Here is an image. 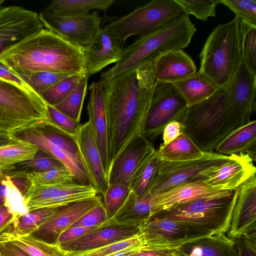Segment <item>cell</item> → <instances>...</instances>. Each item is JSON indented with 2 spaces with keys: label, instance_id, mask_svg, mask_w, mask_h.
Instances as JSON below:
<instances>
[{
  "label": "cell",
  "instance_id": "36",
  "mask_svg": "<svg viewBox=\"0 0 256 256\" xmlns=\"http://www.w3.org/2000/svg\"><path fill=\"white\" fill-rule=\"evenodd\" d=\"M58 208H42L28 211L15 217L5 230L18 234H28L51 216Z\"/></svg>",
  "mask_w": 256,
  "mask_h": 256
},
{
  "label": "cell",
  "instance_id": "47",
  "mask_svg": "<svg viewBox=\"0 0 256 256\" xmlns=\"http://www.w3.org/2000/svg\"><path fill=\"white\" fill-rule=\"evenodd\" d=\"M48 122L66 134L76 138L80 124L57 110L54 106L47 104Z\"/></svg>",
  "mask_w": 256,
  "mask_h": 256
},
{
  "label": "cell",
  "instance_id": "9",
  "mask_svg": "<svg viewBox=\"0 0 256 256\" xmlns=\"http://www.w3.org/2000/svg\"><path fill=\"white\" fill-rule=\"evenodd\" d=\"M230 158V156L212 152H204L198 158L186 161L160 159L159 170L150 194L154 195L184 184L203 180L206 172L219 167Z\"/></svg>",
  "mask_w": 256,
  "mask_h": 256
},
{
  "label": "cell",
  "instance_id": "31",
  "mask_svg": "<svg viewBox=\"0 0 256 256\" xmlns=\"http://www.w3.org/2000/svg\"><path fill=\"white\" fill-rule=\"evenodd\" d=\"M256 143V121L252 120L232 131L222 141L215 150L220 154L229 156L246 152Z\"/></svg>",
  "mask_w": 256,
  "mask_h": 256
},
{
  "label": "cell",
  "instance_id": "12",
  "mask_svg": "<svg viewBox=\"0 0 256 256\" xmlns=\"http://www.w3.org/2000/svg\"><path fill=\"white\" fill-rule=\"evenodd\" d=\"M38 17L46 29L81 48L88 45L100 29L102 18L96 10L82 16H67L44 10Z\"/></svg>",
  "mask_w": 256,
  "mask_h": 256
},
{
  "label": "cell",
  "instance_id": "37",
  "mask_svg": "<svg viewBox=\"0 0 256 256\" xmlns=\"http://www.w3.org/2000/svg\"><path fill=\"white\" fill-rule=\"evenodd\" d=\"M64 166L56 158L39 150L32 159L14 165L10 169L2 172L10 178L20 177L26 174L46 171L53 168Z\"/></svg>",
  "mask_w": 256,
  "mask_h": 256
},
{
  "label": "cell",
  "instance_id": "38",
  "mask_svg": "<svg viewBox=\"0 0 256 256\" xmlns=\"http://www.w3.org/2000/svg\"><path fill=\"white\" fill-rule=\"evenodd\" d=\"M88 78L86 73L72 92L62 102L54 106L59 112L78 122H80L86 94Z\"/></svg>",
  "mask_w": 256,
  "mask_h": 256
},
{
  "label": "cell",
  "instance_id": "13",
  "mask_svg": "<svg viewBox=\"0 0 256 256\" xmlns=\"http://www.w3.org/2000/svg\"><path fill=\"white\" fill-rule=\"evenodd\" d=\"M44 28L36 12L16 6L0 8V56Z\"/></svg>",
  "mask_w": 256,
  "mask_h": 256
},
{
  "label": "cell",
  "instance_id": "10",
  "mask_svg": "<svg viewBox=\"0 0 256 256\" xmlns=\"http://www.w3.org/2000/svg\"><path fill=\"white\" fill-rule=\"evenodd\" d=\"M188 108L174 84L156 81L142 135L152 143L166 124L180 121Z\"/></svg>",
  "mask_w": 256,
  "mask_h": 256
},
{
  "label": "cell",
  "instance_id": "54",
  "mask_svg": "<svg viewBox=\"0 0 256 256\" xmlns=\"http://www.w3.org/2000/svg\"><path fill=\"white\" fill-rule=\"evenodd\" d=\"M0 78L16 84L24 89L32 91L28 85L18 74L8 66L0 62Z\"/></svg>",
  "mask_w": 256,
  "mask_h": 256
},
{
  "label": "cell",
  "instance_id": "19",
  "mask_svg": "<svg viewBox=\"0 0 256 256\" xmlns=\"http://www.w3.org/2000/svg\"><path fill=\"white\" fill-rule=\"evenodd\" d=\"M227 236L232 239L246 234H256V176L238 188Z\"/></svg>",
  "mask_w": 256,
  "mask_h": 256
},
{
  "label": "cell",
  "instance_id": "24",
  "mask_svg": "<svg viewBox=\"0 0 256 256\" xmlns=\"http://www.w3.org/2000/svg\"><path fill=\"white\" fill-rule=\"evenodd\" d=\"M76 140L92 186L104 197L108 186V177L88 121L80 125Z\"/></svg>",
  "mask_w": 256,
  "mask_h": 256
},
{
  "label": "cell",
  "instance_id": "40",
  "mask_svg": "<svg viewBox=\"0 0 256 256\" xmlns=\"http://www.w3.org/2000/svg\"><path fill=\"white\" fill-rule=\"evenodd\" d=\"M86 71L74 74L57 82L40 96L46 104L54 106L62 102L75 88Z\"/></svg>",
  "mask_w": 256,
  "mask_h": 256
},
{
  "label": "cell",
  "instance_id": "8",
  "mask_svg": "<svg viewBox=\"0 0 256 256\" xmlns=\"http://www.w3.org/2000/svg\"><path fill=\"white\" fill-rule=\"evenodd\" d=\"M182 14V9L175 0H153L103 28L115 36L122 47L130 36L152 32Z\"/></svg>",
  "mask_w": 256,
  "mask_h": 256
},
{
  "label": "cell",
  "instance_id": "55",
  "mask_svg": "<svg viewBox=\"0 0 256 256\" xmlns=\"http://www.w3.org/2000/svg\"><path fill=\"white\" fill-rule=\"evenodd\" d=\"M0 252L2 256H30L11 242L1 240Z\"/></svg>",
  "mask_w": 256,
  "mask_h": 256
},
{
  "label": "cell",
  "instance_id": "61",
  "mask_svg": "<svg viewBox=\"0 0 256 256\" xmlns=\"http://www.w3.org/2000/svg\"><path fill=\"white\" fill-rule=\"evenodd\" d=\"M11 134L7 131L4 130H3L0 129V134Z\"/></svg>",
  "mask_w": 256,
  "mask_h": 256
},
{
  "label": "cell",
  "instance_id": "28",
  "mask_svg": "<svg viewBox=\"0 0 256 256\" xmlns=\"http://www.w3.org/2000/svg\"><path fill=\"white\" fill-rule=\"evenodd\" d=\"M152 202L150 194L140 197L130 190L124 204L110 220L118 223L142 225L151 218Z\"/></svg>",
  "mask_w": 256,
  "mask_h": 256
},
{
  "label": "cell",
  "instance_id": "26",
  "mask_svg": "<svg viewBox=\"0 0 256 256\" xmlns=\"http://www.w3.org/2000/svg\"><path fill=\"white\" fill-rule=\"evenodd\" d=\"M156 82L174 84L196 73V66L183 50L172 51L153 63Z\"/></svg>",
  "mask_w": 256,
  "mask_h": 256
},
{
  "label": "cell",
  "instance_id": "6",
  "mask_svg": "<svg viewBox=\"0 0 256 256\" xmlns=\"http://www.w3.org/2000/svg\"><path fill=\"white\" fill-rule=\"evenodd\" d=\"M48 121L47 104L39 95L0 78V129L12 133Z\"/></svg>",
  "mask_w": 256,
  "mask_h": 256
},
{
  "label": "cell",
  "instance_id": "16",
  "mask_svg": "<svg viewBox=\"0 0 256 256\" xmlns=\"http://www.w3.org/2000/svg\"><path fill=\"white\" fill-rule=\"evenodd\" d=\"M100 196L75 201L59 206L54 213L29 235L53 245H58L60 234L86 212L101 203Z\"/></svg>",
  "mask_w": 256,
  "mask_h": 256
},
{
  "label": "cell",
  "instance_id": "44",
  "mask_svg": "<svg viewBox=\"0 0 256 256\" xmlns=\"http://www.w3.org/2000/svg\"><path fill=\"white\" fill-rule=\"evenodd\" d=\"M147 245L143 232L134 238L110 244L94 250L78 253H68L69 256H108L131 248Z\"/></svg>",
  "mask_w": 256,
  "mask_h": 256
},
{
  "label": "cell",
  "instance_id": "11",
  "mask_svg": "<svg viewBox=\"0 0 256 256\" xmlns=\"http://www.w3.org/2000/svg\"><path fill=\"white\" fill-rule=\"evenodd\" d=\"M11 134L16 140L34 144L58 160L73 175L76 182L92 186L76 138L66 136L53 144L34 126Z\"/></svg>",
  "mask_w": 256,
  "mask_h": 256
},
{
  "label": "cell",
  "instance_id": "59",
  "mask_svg": "<svg viewBox=\"0 0 256 256\" xmlns=\"http://www.w3.org/2000/svg\"><path fill=\"white\" fill-rule=\"evenodd\" d=\"M6 194L7 184L4 177L0 184V206L4 204Z\"/></svg>",
  "mask_w": 256,
  "mask_h": 256
},
{
  "label": "cell",
  "instance_id": "20",
  "mask_svg": "<svg viewBox=\"0 0 256 256\" xmlns=\"http://www.w3.org/2000/svg\"><path fill=\"white\" fill-rule=\"evenodd\" d=\"M219 167L205 173L202 182L214 188L234 190L256 176L254 160L246 152L231 154Z\"/></svg>",
  "mask_w": 256,
  "mask_h": 256
},
{
  "label": "cell",
  "instance_id": "35",
  "mask_svg": "<svg viewBox=\"0 0 256 256\" xmlns=\"http://www.w3.org/2000/svg\"><path fill=\"white\" fill-rule=\"evenodd\" d=\"M39 148L28 142L18 140L0 147V172L10 169L14 165L32 159Z\"/></svg>",
  "mask_w": 256,
  "mask_h": 256
},
{
  "label": "cell",
  "instance_id": "30",
  "mask_svg": "<svg viewBox=\"0 0 256 256\" xmlns=\"http://www.w3.org/2000/svg\"><path fill=\"white\" fill-rule=\"evenodd\" d=\"M160 164V158L153 148L138 166L130 184V190L136 196L142 197L150 194Z\"/></svg>",
  "mask_w": 256,
  "mask_h": 256
},
{
  "label": "cell",
  "instance_id": "52",
  "mask_svg": "<svg viewBox=\"0 0 256 256\" xmlns=\"http://www.w3.org/2000/svg\"><path fill=\"white\" fill-rule=\"evenodd\" d=\"M184 131V126L180 121H174L168 123L164 127L162 132L163 142L161 146H165L175 140Z\"/></svg>",
  "mask_w": 256,
  "mask_h": 256
},
{
  "label": "cell",
  "instance_id": "45",
  "mask_svg": "<svg viewBox=\"0 0 256 256\" xmlns=\"http://www.w3.org/2000/svg\"><path fill=\"white\" fill-rule=\"evenodd\" d=\"M130 189L123 184H109L104 196V204L109 220L112 218L128 198Z\"/></svg>",
  "mask_w": 256,
  "mask_h": 256
},
{
  "label": "cell",
  "instance_id": "34",
  "mask_svg": "<svg viewBox=\"0 0 256 256\" xmlns=\"http://www.w3.org/2000/svg\"><path fill=\"white\" fill-rule=\"evenodd\" d=\"M114 2L113 0H54L45 10L60 16H82L92 10H106Z\"/></svg>",
  "mask_w": 256,
  "mask_h": 256
},
{
  "label": "cell",
  "instance_id": "64",
  "mask_svg": "<svg viewBox=\"0 0 256 256\" xmlns=\"http://www.w3.org/2000/svg\"><path fill=\"white\" fill-rule=\"evenodd\" d=\"M0 256H2V255L1 254L0 252Z\"/></svg>",
  "mask_w": 256,
  "mask_h": 256
},
{
  "label": "cell",
  "instance_id": "42",
  "mask_svg": "<svg viewBox=\"0 0 256 256\" xmlns=\"http://www.w3.org/2000/svg\"><path fill=\"white\" fill-rule=\"evenodd\" d=\"M76 73L38 72L21 78L32 91L40 96L58 82Z\"/></svg>",
  "mask_w": 256,
  "mask_h": 256
},
{
  "label": "cell",
  "instance_id": "21",
  "mask_svg": "<svg viewBox=\"0 0 256 256\" xmlns=\"http://www.w3.org/2000/svg\"><path fill=\"white\" fill-rule=\"evenodd\" d=\"M89 90L86 106L88 121L101 157L104 170L108 177L110 164L108 145L107 117L102 82L100 80L93 82Z\"/></svg>",
  "mask_w": 256,
  "mask_h": 256
},
{
  "label": "cell",
  "instance_id": "50",
  "mask_svg": "<svg viewBox=\"0 0 256 256\" xmlns=\"http://www.w3.org/2000/svg\"><path fill=\"white\" fill-rule=\"evenodd\" d=\"M182 246L147 244L130 256H184L179 250Z\"/></svg>",
  "mask_w": 256,
  "mask_h": 256
},
{
  "label": "cell",
  "instance_id": "22",
  "mask_svg": "<svg viewBox=\"0 0 256 256\" xmlns=\"http://www.w3.org/2000/svg\"><path fill=\"white\" fill-rule=\"evenodd\" d=\"M152 144L142 135L134 138L111 162L108 180L109 184L130 186L138 166L150 150Z\"/></svg>",
  "mask_w": 256,
  "mask_h": 256
},
{
  "label": "cell",
  "instance_id": "1",
  "mask_svg": "<svg viewBox=\"0 0 256 256\" xmlns=\"http://www.w3.org/2000/svg\"><path fill=\"white\" fill-rule=\"evenodd\" d=\"M100 81L110 164L134 138L142 135L156 82L153 64L147 62Z\"/></svg>",
  "mask_w": 256,
  "mask_h": 256
},
{
  "label": "cell",
  "instance_id": "53",
  "mask_svg": "<svg viewBox=\"0 0 256 256\" xmlns=\"http://www.w3.org/2000/svg\"><path fill=\"white\" fill-rule=\"evenodd\" d=\"M98 227L86 228L71 226L60 234L58 240V245L78 238Z\"/></svg>",
  "mask_w": 256,
  "mask_h": 256
},
{
  "label": "cell",
  "instance_id": "33",
  "mask_svg": "<svg viewBox=\"0 0 256 256\" xmlns=\"http://www.w3.org/2000/svg\"><path fill=\"white\" fill-rule=\"evenodd\" d=\"M0 240L11 242L30 256H69L59 245L46 244L28 234H18L4 230L0 234Z\"/></svg>",
  "mask_w": 256,
  "mask_h": 256
},
{
  "label": "cell",
  "instance_id": "23",
  "mask_svg": "<svg viewBox=\"0 0 256 256\" xmlns=\"http://www.w3.org/2000/svg\"><path fill=\"white\" fill-rule=\"evenodd\" d=\"M118 39L102 28L91 42L82 48L88 76L96 74L108 65L117 62L122 48Z\"/></svg>",
  "mask_w": 256,
  "mask_h": 256
},
{
  "label": "cell",
  "instance_id": "41",
  "mask_svg": "<svg viewBox=\"0 0 256 256\" xmlns=\"http://www.w3.org/2000/svg\"><path fill=\"white\" fill-rule=\"evenodd\" d=\"M22 176L26 177L32 184L42 186L58 185L76 182L73 175L64 166L53 168L44 172L29 173Z\"/></svg>",
  "mask_w": 256,
  "mask_h": 256
},
{
  "label": "cell",
  "instance_id": "48",
  "mask_svg": "<svg viewBox=\"0 0 256 256\" xmlns=\"http://www.w3.org/2000/svg\"><path fill=\"white\" fill-rule=\"evenodd\" d=\"M4 178L7 184V194L4 205L16 216L26 213L28 210L24 196L10 177L4 176Z\"/></svg>",
  "mask_w": 256,
  "mask_h": 256
},
{
  "label": "cell",
  "instance_id": "18",
  "mask_svg": "<svg viewBox=\"0 0 256 256\" xmlns=\"http://www.w3.org/2000/svg\"><path fill=\"white\" fill-rule=\"evenodd\" d=\"M234 190H225L205 184L202 180L184 184L152 195L151 218L174 206L195 200L232 196Z\"/></svg>",
  "mask_w": 256,
  "mask_h": 256
},
{
  "label": "cell",
  "instance_id": "15",
  "mask_svg": "<svg viewBox=\"0 0 256 256\" xmlns=\"http://www.w3.org/2000/svg\"><path fill=\"white\" fill-rule=\"evenodd\" d=\"M147 244L178 246L202 238L208 232L184 222L166 218H152L142 224Z\"/></svg>",
  "mask_w": 256,
  "mask_h": 256
},
{
  "label": "cell",
  "instance_id": "14",
  "mask_svg": "<svg viewBox=\"0 0 256 256\" xmlns=\"http://www.w3.org/2000/svg\"><path fill=\"white\" fill-rule=\"evenodd\" d=\"M98 194L93 186H84L76 182L53 186L32 184L25 200L30 211L42 208L59 207Z\"/></svg>",
  "mask_w": 256,
  "mask_h": 256
},
{
  "label": "cell",
  "instance_id": "3",
  "mask_svg": "<svg viewBox=\"0 0 256 256\" xmlns=\"http://www.w3.org/2000/svg\"><path fill=\"white\" fill-rule=\"evenodd\" d=\"M180 122L184 131L204 152H214L229 134L246 124L226 86L188 108Z\"/></svg>",
  "mask_w": 256,
  "mask_h": 256
},
{
  "label": "cell",
  "instance_id": "2",
  "mask_svg": "<svg viewBox=\"0 0 256 256\" xmlns=\"http://www.w3.org/2000/svg\"><path fill=\"white\" fill-rule=\"evenodd\" d=\"M0 62L20 78L38 72L86 71L83 48L46 28L6 50Z\"/></svg>",
  "mask_w": 256,
  "mask_h": 256
},
{
  "label": "cell",
  "instance_id": "27",
  "mask_svg": "<svg viewBox=\"0 0 256 256\" xmlns=\"http://www.w3.org/2000/svg\"><path fill=\"white\" fill-rule=\"evenodd\" d=\"M179 250L184 256H238L234 240L226 234L186 242Z\"/></svg>",
  "mask_w": 256,
  "mask_h": 256
},
{
  "label": "cell",
  "instance_id": "60",
  "mask_svg": "<svg viewBox=\"0 0 256 256\" xmlns=\"http://www.w3.org/2000/svg\"><path fill=\"white\" fill-rule=\"evenodd\" d=\"M144 246L126 248L108 256H130Z\"/></svg>",
  "mask_w": 256,
  "mask_h": 256
},
{
  "label": "cell",
  "instance_id": "46",
  "mask_svg": "<svg viewBox=\"0 0 256 256\" xmlns=\"http://www.w3.org/2000/svg\"><path fill=\"white\" fill-rule=\"evenodd\" d=\"M232 10L240 20L256 26V0H219Z\"/></svg>",
  "mask_w": 256,
  "mask_h": 256
},
{
  "label": "cell",
  "instance_id": "25",
  "mask_svg": "<svg viewBox=\"0 0 256 256\" xmlns=\"http://www.w3.org/2000/svg\"><path fill=\"white\" fill-rule=\"evenodd\" d=\"M226 88L244 122L256 111V75L247 68L242 60Z\"/></svg>",
  "mask_w": 256,
  "mask_h": 256
},
{
  "label": "cell",
  "instance_id": "39",
  "mask_svg": "<svg viewBox=\"0 0 256 256\" xmlns=\"http://www.w3.org/2000/svg\"><path fill=\"white\" fill-rule=\"evenodd\" d=\"M242 60L252 74L256 75V26L240 20Z\"/></svg>",
  "mask_w": 256,
  "mask_h": 256
},
{
  "label": "cell",
  "instance_id": "62",
  "mask_svg": "<svg viewBox=\"0 0 256 256\" xmlns=\"http://www.w3.org/2000/svg\"><path fill=\"white\" fill-rule=\"evenodd\" d=\"M4 177V176H3L2 173L0 172V184L1 181Z\"/></svg>",
  "mask_w": 256,
  "mask_h": 256
},
{
  "label": "cell",
  "instance_id": "5",
  "mask_svg": "<svg viewBox=\"0 0 256 256\" xmlns=\"http://www.w3.org/2000/svg\"><path fill=\"white\" fill-rule=\"evenodd\" d=\"M239 24L240 20L235 17L218 25L208 36L200 54L198 72L218 88L228 84L242 61Z\"/></svg>",
  "mask_w": 256,
  "mask_h": 256
},
{
  "label": "cell",
  "instance_id": "49",
  "mask_svg": "<svg viewBox=\"0 0 256 256\" xmlns=\"http://www.w3.org/2000/svg\"><path fill=\"white\" fill-rule=\"evenodd\" d=\"M108 220L106 209L104 203L102 202L84 214L72 226L98 227Z\"/></svg>",
  "mask_w": 256,
  "mask_h": 256
},
{
  "label": "cell",
  "instance_id": "43",
  "mask_svg": "<svg viewBox=\"0 0 256 256\" xmlns=\"http://www.w3.org/2000/svg\"><path fill=\"white\" fill-rule=\"evenodd\" d=\"M181 7L182 14L194 15L198 19L206 21L216 16V8L219 0H175Z\"/></svg>",
  "mask_w": 256,
  "mask_h": 256
},
{
  "label": "cell",
  "instance_id": "7",
  "mask_svg": "<svg viewBox=\"0 0 256 256\" xmlns=\"http://www.w3.org/2000/svg\"><path fill=\"white\" fill-rule=\"evenodd\" d=\"M238 190V188L234 190L230 196L199 199L180 204L152 218H166L184 222L211 236L226 234L230 228Z\"/></svg>",
  "mask_w": 256,
  "mask_h": 256
},
{
  "label": "cell",
  "instance_id": "63",
  "mask_svg": "<svg viewBox=\"0 0 256 256\" xmlns=\"http://www.w3.org/2000/svg\"><path fill=\"white\" fill-rule=\"evenodd\" d=\"M5 2L4 0H0V8L2 4Z\"/></svg>",
  "mask_w": 256,
  "mask_h": 256
},
{
  "label": "cell",
  "instance_id": "4",
  "mask_svg": "<svg viewBox=\"0 0 256 256\" xmlns=\"http://www.w3.org/2000/svg\"><path fill=\"white\" fill-rule=\"evenodd\" d=\"M196 29L188 16L182 14L154 32L138 36L122 48L120 60L100 74L102 81L134 69L147 62L153 63L172 51L188 47Z\"/></svg>",
  "mask_w": 256,
  "mask_h": 256
},
{
  "label": "cell",
  "instance_id": "32",
  "mask_svg": "<svg viewBox=\"0 0 256 256\" xmlns=\"http://www.w3.org/2000/svg\"><path fill=\"white\" fill-rule=\"evenodd\" d=\"M156 150L161 160L170 162L194 160L204 154L184 131L167 144L160 145Z\"/></svg>",
  "mask_w": 256,
  "mask_h": 256
},
{
  "label": "cell",
  "instance_id": "58",
  "mask_svg": "<svg viewBox=\"0 0 256 256\" xmlns=\"http://www.w3.org/2000/svg\"><path fill=\"white\" fill-rule=\"evenodd\" d=\"M18 141L12 134H0V147Z\"/></svg>",
  "mask_w": 256,
  "mask_h": 256
},
{
  "label": "cell",
  "instance_id": "56",
  "mask_svg": "<svg viewBox=\"0 0 256 256\" xmlns=\"http://www.w3.org/2000/svg\"><path fill=\"white\" fill-rule=\"evenodd\" d=\"M16 216L6 206H0V234L12 223Z\"/></svg>",
  "mask_w": 256,
  "mask_h": 256
},
{
  "label": "cell",
  "instance_id": "51",
  "mask_svg": "<svg viewBox=\"0 0 256 256\" xmlns=\"http://www.w3.org/2000/svg\"><path fill=\"white\" fill-rule=\"evenodd\" d=\"M234 240L238 256H256V234L244 235Z\"/></svg>",
  "mask_w": 256,
  "mask_h": 256
},
{
  "label": "cell",
  "instance_id": "29",
  "mask_svg": "<svg viewBox=\"0 0 256 256\" xmlns=\"http://www.w3.org/2000/svg\"><path fill=\"white\" fill-rule=\"evenodd\" d=\"M172 84L186 101L188 108L208 99L218 88L208 78L198 72Z\"/></svg>",
  "mask_w": 256,
  "mask_h": 256
},
{
  "label": "cell",
  "instance_id": "57",
  "mask_svg": "<svg viewBox=\"0 0 256 256\" xmlns=\"http://www.w3.org/2000/svg\"><path fill=\"white\" fill-rule=\"evenodd\" d=\"M10 178L25 198L26 194L32 185L30 180L26 176L16 177Z\"/></svg>",
  "mask_w": 256,
  "mask_h": 256
},
{
  "label": "cell",
  "instance_id": "17",
  "mask_svg": "<svg viewBox=\"0 0 256 256\" xmlns=\"http://www.w3.org/2000/svg\"><path fill=\"white\" fill-rule=\"evenodd\" d=\"M142 225L120 224L109 220L84 235L59 246L68 253L94 250L140 234Z\"/></svg>",
  "mask_w": 256,
  "mask_h": 256
}]
</instances>
